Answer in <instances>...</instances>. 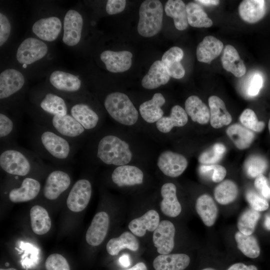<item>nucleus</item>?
I'll list each match as a JSON object with an SVG mask.
<instances>
[{"mask_svg": "<svg viewBox=\"0 0 270 270\" xmlns=\"http://www.w3.org/2000/svg\"><path fill=\"white\" fill-rule=\"evenodd\" d=\"M30 140L32 151L42 159L57 165L72 162L80 146L35 122L32 126Z\"/></svg>", "mask_w": 270, "mask_h": 270, "instance_id": "obj_1", "label": "nucleus"}, {"mask_svg": "<svg viewBox=\"0 0 270 270\" xmlns=\"http://www.w3.org/2000/svg\"><path fill=\"white\" fill-rule=\"evenodd\" d=\"M0 168L10 175L28 177L32 172H42L48 168L34 151L16 143L0 144Z\"/></svg>", "mask_w": 270, "mask_h": 270, "instance_id": "obj_2", "label": "nucleus"}, {"mask_svg": "<svg viewBox=\"0 0 270 270\" xmlns=\"http://www.w3.org/2000/svg\"><path fill=\"white\" fill-rule=\"evenodd\" d=\"M94 152L96 159L107 165H126L132 158L128 144L111 134L104 135L98 140Z\"/></svg>", "mask_w": 270, "mask_h": 270, "instance_id": "obj_3", "label": "nucleus"}, {"mask_svg": "<svg viewBox=\"0 0 270 270\" xmlns=\"http://www.w3.org/2000/svg\"><path fill=\"white\" fill-rule=\"evenodd\" d=\"M34 122L48 128L65 138L80 144L87 132L69 114L66 116H51L41 114L34 116Z\"/></svg>", "mask_w": 270, "mask_h": 270, "instance_id": "obj_4", "label": "nucleus"}, {"mask_svg": "<svg viewBox=\"0 0 270 270\" xmlns=\"http://www.w3.org/2000/svg\"><path fill=\"white\" fill-rule=\"evenodd\" d=\"M104 106L109 115L121 124L132 126L138 120L137 110L124 93L114 92L108 94L104 100Z\"/></svg>", "mask_w": 270, "mask_h": 270, "instance_id": "obj_5", "label": "nucleus"}, {"mask_svg": "<svg viewBox=\"0 0 270 270\" xmlns=\"http://www.w3.org/2000/svg\"><path fill=\"white\" fill-rule=\"evenodd\" d=\"M162 18L163 7L160 0L144 1L139 10L138 34L146 38L155 36L162 30Z\"/></svg>", "mask_w": 270, "mask_h": 270, "instance_id": "obj_6", "label": "nucleus"}, {"mask_svg": "<svg viewBox=\"0 0 270 270\" xmlns=\"http://www.w3.org/2000/svg\"><path fill=\"white\" fill-rule=\"evenodd\" d=\"M70 174L62 168H54L47 176L42 193L46 198L52 200L57 199L70 186Z\"/></svg>", "mask_w": 270, "mask_h": 270, "instance_id": "obj_7", "label": "nucleus"}, {"mask_svg": "<svg viewBox=\"0 0 270 270\" xmlns=\"http://www.w3.org/2000/svg\"><path fill=\"white\" fill-rule=\"evenodd\" d=\"M92 193V184L88 180L81 178L78 180L68 193L66 199L68 208L74 212L83 210L90 201Z\"/></svg>", "mask_w": 270, "mask_h": 270, "instance_id": "obj_8", "label": "nucleus"}, {"mask_svg": "<svg viewBox=\"0 0 270 270\" xmlns=\"http://www.w3.org/2000/svg\"><path fill=\"white\" fill-rule=\"evenodd\" d=\"M175 226L168 220H160L153 232L152 242L160 254H170L174 246Z\"/></svg>", "mask_w": 270, "mask_h": 270, "instance_id": "obj_9", "label": "nucleus"}, {"mask_svg": "<svg viewBox=\"0 0 270 270\" xmlns=\"http://www.w3.org/2000/svg\"><path fill=\"white\" fill-rule=\"evenodd\" d=\"M46 44L34 38L25 39L18 46L16 59L20 64H30L44 58L48 52Z\"/></svg>", "mask_w": 270, "mask_h": 270, "instance_id": "obj_10", "label": "nucleus"}, {"mask_svg": "<svg viewBox=\"0 0 270 270\" xmlns=\"http://www.w3.org/2000/svg\"><path fill=\"white\" fill-rule=\"evenodd\" d=\"M188 165V160L183 155L170 150L162 152L157 161V166L162 173L172 178L180 176Z\"/></svg>", "mask_w": 270, "mask_h": 270, "instance_id": "obj_11", "label": "nucleus"}, {"mask_svg": "<svg viewBox=\"0 0 270 270\" xmlns=\"http://www.w3.org/2000/svg\"><path fill=\"white\" fill-rule=\"evenodd\" d=\"M82 26V15L76 10H69L64 20L63 42L68 46L76 45L80 40Z\"/></svg>", "mask_w": 270, "mask_h": 270, "instance_id": "obj_12", "label": "nucleus"}, {"mask_svg": "<svg viewBox=\"0 0 270 270\" xmlns=\"http://www.w3.org/2000/svg\"><path fill=\"white\" fill-rule=\"evenodd\" d=\"M25 79L18 70L6 69L0 74V99L10 98L22 90Z\"/></svg>", "mask_w": 270, "mask_h": 270, "instance_id": "obj_13", "label": "nucleus"}, {"mask_svg": "<svg viewBox=\"0 0 270 270\" xmlns=\"http://www.w3.org/2000/svg\"><path fill=\"white\" fill-rule=\"evenodd\" d=\"M110 226V218L107 212L102 211L94 216L86 234L87 243L92 246H98L104 240Z\"/></svg>", "mask_w": 270, "mask_h": 270, "instance_id": "obj_14", "label": "nucleus"}, {"mask_svg": "<svg viewBox=\"0 0 270 270\" xmlns=\"http://www.w3.org/2000/svg\"><path fill=\"white\" fill-rule=\"evenodd\" d=\"M70 114L84 128L86 132L94 130L100 123L98 114L88 104L77 102L68 108Z\"/></svg>", "mask_w": 270, "mask_h": 270, "instance_id": "obj_15", "label": "nucleus"}, {"mask_svg": "<svg viewBox=\"0 0 270 270\" xmlns=\"http://www.w3.org/2000/svg\"><path fill=\"white\" fill-rule=\"evenodd\" d=\"M158 212L150 209L141 216L131 220L128 224L130 231L138 238L144 236L147 232H154L160 222Z\"/></svg>", "mask_w": 270, "mask_h": 270, "instance_id": "obj_16", "label": "nucleus"}, {"mask_svg": "<svg viewBox=\"0 0 270 270\" xmlns=\"http://www.w3.org/2000/svg\"><path fill=\"white\" fill-rule=\"evenodd\" d=\"M132 54L127 50L114 52L106 50L100 56L108 70L114 73L122 72L132 66Z\"/></svg>", "mask_w": 270, "mask_h": 270, "instance_id": "obj_17", "label": "nucleus"}, {"mask_svg": "<svg viewBox=\"0 0 270 270\" xmlns=\"http://www.w3.org/2000/svg\"><path fill=\"white\" fill-rule=\"evenodd\" d=\"M112 182L119 187L141 184L144 174L138 168L129 165L116 167L112 173Z\"/></svg>", "mask_w": 270, "mask_h": 270, "instance_id": "obj_18", "label": "nucleus"}, {"mask_svg": "<svg viewBox=\"0 0 270 270\" xmlns=\"http://www.w3.org/2000/svg\"><path fill=\"white\" fill-rule=\"evenodd\" d=\"M40 189L41 185L38 180L32 177H26L19 186L9 191L8 198L13 202H28L35 198Z\"/></svg>", "mask_w": 270, "mask_h": 270, "instance_id": "obj_19", "label": "nucleus"}, {"mask_svg": "<svg viewBox=\"0 0 270 270\" xmlns=\"http://www.w3.org/2000/svg\"><path fill=\"white\" fill-rule=\"evenodd\" d=\"M162 198L160 207L161 212L166 216L174 218L180 215L182 206L176 196V187L172 182L164 184L160 190Z\"/></svg>", "mask_w": 270, "mask_h": 270, "instance_id": "obj_20", "label": "nucleus"}, {"mask_svg": "<svg viewBox=\"0 0 270 270\" xmlns=\"http://www.w3.org/2000/svg\"><path fill=\"white\" fill-rule=\"evenodd\" d=\"M49 80L56 90L65 94L77 93L82 86V82L78 76L60 70L52 72Z\"/></svg>", "mask_w": 270, "mask_h": 270, "instance_id": "obj_21", "label": "nucleus"}, {"mask_svg": "<svg viewBox=\"0 0 270 270\" xmlns=\"http://www.w3.org/2000/svg\"><path fill=\"white\" fill-rule=\"evenodd\" d=\"M62 29L60 20L56 16L41 18L34 23L33 32L42 40L53 42L58 37Z\"/></svg>", "mask_w": 270, "mask_h": 270, "instance_id": "obj_22", "label": "nucleus"}, {"mask_svg": "<svg viewBox=\"0 0 270 270\" xmlns=\"http://www.w3.org/2000/svg\"><path fill=\"white\" fill-rule=\"evenodd\" d=\"M37 102L42 114L51 116H66L68 114V107L64 98L54 93H45Z\"/></svg>", "mask_w": 270, "mask_h": 270, "instance_id": "obj_23", "label": "nucleus"}, {"mask_svg": "<svg viewBox=\"0 0 270 270\" xmlns=\"http://www.w3.org/2000/svg\"><path fill=\"white\" fill-rule=\"evenodd\" d=\"M190 256L184 254H160L154 258L155 270H184L190 264Z\"/></svg>", "mask_w": 270, "mask_h": 270, "instance_id": "obj_24", "label": "nucleus"}, {"mask_svg": "<svg viewBox=\"0 0 270 270\" xmlns=\"http://www.w3.org/2000/svg\"><path fill=\"white\" fill-rule=\"evenodd\" d=\"M183 57L184 52L178 46H173L164 54L161 61L170 76L176 79L184 76L185 70L180 62Z\"/></svg>", "mask_w": 270, "mask_h": 270, "instance_id": "obj_25", "label": "nucleus"}, {"mask_svg": "<svg viewBox=\"0 0 270 270\" xmlns=\"http://www.w3.org/2000/svg\"><path fill=\"white\" fill-rule=\"evenodd\" d=\"M208 102L212 126L219 128L230 124L232 117L227 110L224 101L216 96H212L208 98Z\"/></svg>", "mask_w": 270, "mask_h": 270, "instance_id": "obj_26", "label": "nucleus"}, {"mask_svg": "<svg viewBox=\"0 0 270 270\" xmlns=\"http://www.w3.org/2000/svg\"><path fill=\"white\" fill-rule=\"evenodd\" d=\"M222 42L212 36L204 38L196 48V58L198 61L210 64L217 58L223 50Z\"/></svg>", "mask_w": 270, "mask_h": 270, "instance_id": "obj_27", "label": "nucleus"}, {"mask_svg": "<svg viewBox=\"0 0 270 270\" xmlns=\"http://www.w3.org/2000/svg\"><path fill=\"white\" fill-rule=\"evenodd\" d=\"M140 247L138 237L130 231H125L120 236L110 239L106 245V251L111 256H117L125 249L137 252Z\"/></svg>", "mask_w": 270, "mask_h": 270, "instance_id": "obj_28", "label": "nucleus"}, {"mask_svg": "<svg viewBox=\"0 0 270 270\" xmlns=\"http://www.w3.org/2000/svg\"><path fill=\"white\" fill-rule=\"evenodd\" d=\"M170 78L162 61L156 60L142 78V85L146 89H154L167 84Z\"/></svg>", "mask_w": 270, "mask_h": 270, "instance_id": "obj_29", "label": "nucleus"}, {"mask_svg": "<svg viewBox=\"0 0 270 270\" xmlns=\"http://www.w3.org/2000/svg\"><path fill=\"white\" fill-rule=\"evenodd\" d=\"M222 66L236 77L240 78L246 72V67L237 50L232 45H226L221 58Z\"/></svg>", "mask_w": 270, "mask_h": 270, "instance_id": "obj_30", "label": "nucleus"}, {"mask_svg": "<svg viewBox=\"0 0 270 270\" xmlns=\"http://www.w3.org/2000/svg\"><path fill=\"white\" fill-rule=\"evenodd\" d=\"M166 100L160 93H156L152 98L140 104L139 108L142 118L148 123L156 122L163 116L164 112L161 107Z\"/></svg>", "mask_w": 270, "mask_h": 270, "instance_id": "obj_31", "label": "nucleus"}, {"mask_svg": "<svg viewBox=\"0 0 270 270\" xmlns=\"http://www.w3.org/2000/svg\"><path fill=\"white\" fill-rule=\"evenodd\" d=\"M196 211L204 224L208 226L214 224L216 220L218 209L212 198L208 194L200 196L196 202Z\"/></svg>", "mask_w": 270, "mask_h": 270, "instance_id": "obj_32", "label": "nucleus"}, {"mask_svg": "<svg viewBox=\"0 0 270 270\" xmlns=\"http://www.w3.org/2000/svg\"><path fill=\"white\" fill-rule=\"evenodd\" d=\"M265 1L244 0L238 6L240 18L248 23H255L260 20L266 14Z\"/></svg>", "mask_w": 270, "mask_h": 270, "instance_id": "obj_33", "label": "nucleus"}, {"mask_svg": "<svg viewBox=\"0 0 270 270\" xmlns=\"http://www.w3.org/2000/svg\"><path fill=\"white\" fill-rule=\"evenodd\" d=\"M185 110L193 122L205 124L210 120V111L200 98L191 96L186 100Z\"/></svg>", "mask_w": 270, "mask_h": 270, "instance_id": "obj_34", "label": "nucleus"}, {"mask_svg": "<svg viewBox=\"0 0 270 270\" xmlns=\"http://www.w3.org/2000/svg\"><path fill=\"white\" fill-rule=\"evenodd\" d=\"M188 121V114L182 106H174L168 116H162L156 122L159 131L163 133L170 132L174 126L182 127L185 126Z\"/></svg>", "mask_w": 270, "mask_h": 270, "instance_id": "obj_35", "label": "nucleus"}, {"mask_svg": "<svg viewBox=\"0 0 270 270\" xmlns=\"http://www.w3.org/2000/svg\"><path fill=\"white\" fill-rule=\"evenodd\" d=\"M226 133L236 146L241 150L248 148L255 138L252 131L238 124L230 126Z\"/></svg>", "mask_w": 270, "mask_h": 270, "instance_id": "obj_36", "label": "nucleus"}, {"mask_svg": "<svg viewBox=\"0 0 270 270\" xmlns=\"http://www.w3.org/2000/svg\"><path fill=\"white\" fill-rule=\"evenodd\" d=\"M166 14L174 20L176 28L179 30H186L188 26L186 6L181 0H168L165 4Z\"/></svg>", "mask_w": 270, "mask_h": 270, "instance_id": "obj_37", "label": "nucleus"}, {"mask_svg": "<svg viewBox=\"0 0 270 270\" xmlns=\"http://www.w3.org/2000/svg\"><path fill=\"white\" fill-rule=\"evenodd\" d=\"M31 226L36 234L42 235L47 233L51 227V220L47 210L43 207L36 205L30 210Z\"/></svg>", "mask_w": 270, "mask_h": 270, "instance_id": "obj_38", "label": "nucleus"}, {"mask_svg": "<svg viewBox=\"0 0 270 270\" xmlns=\"http://www.w3.org/2000/svg\"><path fill=\"white\" fill-rule=\"evenodd\" d=\"M188 24L195 28H209L212 21L208 18L202 7L194 2H190L186 6Z\"/></svg>", "mask_w": 270, "mask_h": 270, "instance_id": "obj_39", "label": "nucleus"}, {"mask_svg": "<svg viewBox=\"0 0 270 270\" xmlns=\"http://www.w3.org/2000/svg\"><path fill=\"white\" fill-rule=\"evenodd\" d=\"M18 122L6 113H0V144L16 142Z\"/></svg>", "mask_w": 270, "mask_h": 270, "instance_id": "obj_40", "label": "nucleus"}, {"mask_svg": "<svg viewBox=\"0 0 270 270\" xmlns=\"http://www.w3.org/2000/svg\"><path fill=\"white\" fill-rule=\"evenodd\" d=\"M234 238L238 250L244 256L251 258H257L260 256V249L254 236L246 235L238 231L236 233Z\"/></svg>", "mask_w": 270, "mask_h": 270, "instance_id": "obj_41", "label": "nucleus"}, {"mask_svg": "<svg viewBox=\"0 0 270 270\" xmlns=\"http://www.w3.org/2000/svg\"><path fill=\"white\" fill-rule=\"evenodd\" d=\"M238 193L236 184L232 180H226L215 188L214 196L218 202L225 205L234 202L237 198Z\"/></svg>", "mask_w": 270, "mask_h": 270, "instance_id": "obj_42", "label": "nucleus"}, {"mask_svg": "<svg viewBox=\"0 0 270 270\" xmlns=\"http://www.w3.org/2000/svg\"><path fill=\"white\" fill-rule=\"evenodd\" d=\"M260 217L258 212L252 208L246 209L238 218L237 224L238 230L246 235L252 234Z\"/></svg>", "mask_w": 270, "mask_h": 270, "instance_id": "obj_43", "label": "nucleus"}, {"mask_svg": "<svg viewBox=\"0 0 270 270\" xmlns=\"http://www.w3.org/2000/svg\"><path fill=\"white\" fill-rule=\"evenodd\" d=\"M244 168L249 177L256 178L265 172L268 168V162L260 156L252 155L246 159Z\"/></svg>", "mask_w": 270, "mask_h": 270, "instance_id": "obj_44", "label": "nucleus"}, {"mask_svg": "<svg viewBox=\"0 0 270 270\" xmlns=\"http://www.w3.org/2000/svg\"><path fill=\"white\" fill-rule=\"evenodd\" d=\"M226 151V146L223 144L216 143L202 152L198 156V160L204 165L215 164L222 158Z\"/></svg>", "mask_w": 270, "mask_h": 270, "instance_id": "obj_45", "label": "nucleus"}, {"mask_svg": "<svg viewBox=\"0 0 270 270\" xmlns=\"http://www.w3.org/2000/svg\"><path fill=\"white\" fill-rule=\"evenodd\" d=\"M240 120L243 126L256 132H262L265 127L264 122L259 121L254 112L250 108L245 109L242 112Z\"/></svg>", "mask_w": 270, "mask_h": 270, "instance_id": "obj_46", "label": "nucleus"}, {"mask_svg": "<svg viewBox=\"0 0 270 270\" xmlns=\"http://www.w3.org/2000/svg\"><path fill=\"white\" fill-rule=\"evenodd\" d=\"M264 84V78L259 72H254L250 74L246 80L244 90L246 94L250 97L257 96Z\"/></svg>", "mask_w": 270, "mask_h": 270, "instance_id": "obj_47", "label": "nucleus"}, {"mask_svg": "<svg viewBox=\"0 0 270 270\" xmlns=\"http://www.w3.org/2000/svg\"><path fill=\"white\" fill-rule=\"evenodd\" d=\"M246 198L251 208L258 212L266 210L269 207L266 199L253 190L246 192Z\"/></svg>", "mask_w": 270, "mask_h": 270, "instance_id": "obj_48", "label": "nucleus"}, {"mask_svg": "<svg viewBox=\"0 0 270 270\" xmlns=\"http://www.w3.org/2000/svg\"><path fill=\"white\" fill-rule=\"evenodd\" d=\"M45 266L46 270H70L66 260L58 254L49 256L46 260Z\"/></svg>", "mask_w": 270, "mask_h": 270, "instance_id": "obj_49", "label": "nucleus"}, {"mask_svg": "<svg viewBox=\"0 0 270 270\" xmlns=\"http://www.w3.org/2000/svg\"><path fill=\"white\" fill-rule=\"evenodd\" d=\"M254 186L260 194L266 199H270V186L267 178L264 174L255 178Z\"/></svg>", "mask_w": 270, "mask_h": 270, "instance_id": "obj_50", "label": "nucleus"}, {"mask_svg": "<svg viewBox=\"0 0 270 270\" xmlns=\"http://www.w3.org/2000/svg\"><path fill=\"white\" fill-rule=\"evenodd\" d=\"M11 26L8 18L4 14H0V46L8 40L10 33Z\"/></svg>", "mask_w": 270, "mask_h": 270, "instance_id": "obj_51", "label": "nucleus"}, {"mask_svg": "<svg viewBox=\"0 0 270 270\" xmlns=\"http://www.w3.org/2000/svg\"><path fill=\"white\" fill-rule=\"evenodd\" d=\"M126 5L125 0H108L106 4V11L108 14H116L122 12Z\"/></svg>", "mask_w": 270, "mask_h": 270, "instance_id": "obj_52", "label": "nucleus"}, {"mask_svg": "<svg viewBox=\"0 0 270 270\" xmlns=\"http://www.w3.org/2000/svg\"><path fill=\"white\" fill-rule=\"evenodd\" d=\"M213 173L212 177V180L214 182H222L225 178L226 174V168L220 164H212Z\"/></svg>", "mask_w": 270, "mask_h": 270, "instance_id": "obj_53", "label": "nucleus"}, {"mask_svg": "<svg viewBox=\"0 0 270 270\" xmlns=\"http://www.w3.org/2000/svg\"><path fill=\"white\" fill-rule=\"evenodd\" d=\"M227 270H258L254 265H247L244 263H235L230 266Z\"/></svg>", "mask_w": 270, "mask_h": 270, "instance_id": "obj_54", "label": "nucleus"}, {"mask_svg": "<svg viewBox=\"0 0 270 270\" xmlns=\"http://www.w3.org/2000/svg\"><path fill=\"white\" fill-rule=\"evenodd\" d=\"M122 270H148V268L144 262H139L130 268Z\"/></svg>", "mask_w": 270, "mask_h": 270, "instance_id": "obj_55", "label": "nucleus"}, {"mask_svg": "<svg viewBox=\"0 0 270 270\" xmlns=\"http://www.w3.org/2000/svg\"><path fill=\"white\" fill-rule=\"evenodd\" d=\"M196 2H198L206 6H216L218 5L220 3V1L218 0H196Z\"/></svg>", "mask_w": 270, "mask_h": 270, "instance_id": "obj_56", "label": "nucleus"}, {"mask_svg": "<svg viewBox=\"0 0 270 270\" xmlns=\"http://www.w3.org/2000/svg\"><path fill=\"white\" fill-rule=\"evenodd\" d=\"M264 226L266 229L270 230V211L265 216Z\"/></svg>", "mask_w": 270, "mask_h": 270, "instance_id": "obj_57", "label": "nucleus"}, {"mask_svg": "<svg viewBox=\"0 0 270 270\" xmlns=\"http://www.w3.org/2000/svg\"><path fill=\"white\" fill-rule=\"evenodd\" d=\"M202 270H217L214 268H206L202 269Z\"/></svg>", "mask_w": 270, "mask_h": 270, "instance_id": "obj_58", "label": "nucleus"}, {"mask_svg": "<svg viewBox=\"0 0 270 270\" xmlns=\"http://www.w3.org/2000/svg\"><path fill=\"white\" fill-rule=\"evenodd\" d=\"M0 270H17L14 268H6V269L0 268Z\"/></svg>", "mask_w": 270, "mask_h": 270, "instance_id": "obj_59", "label": "nucleus"}, {"mask_svg": "<svg viewBox=\"0 0 270 270\" xmlns=\"http://www.w3.org/2000/svg\"><path fill=\"white\" fill-rule=\"evenodd\" d=\"M268 130H269V132H270V120H269V122H268Z\"/></svg>", "mask_w": 270, "mask_h": 270, "instance_id": "obj_60", "label": "nucleus"}, {"mask_svg": "<svg viewBox=\"0 0 270 270\" xmlns=\"http://www.w3.org/2000/svg\"></svg>", "mask_w": 270, "mask_h": 270, "instance_id": "obj_61", "label": "nucleus"}]
</instances>
